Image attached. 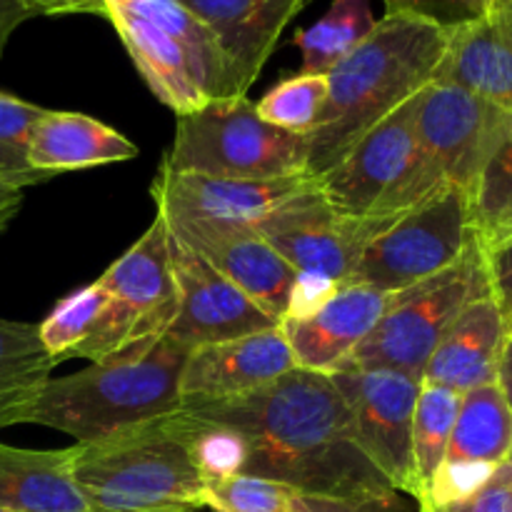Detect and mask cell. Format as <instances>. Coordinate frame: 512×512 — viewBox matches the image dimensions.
<instances>
[{"label": "cell", "mask_w": 512, "mask_h": 512, "mask_svg": "<svg viewBox=\"0 0 512 512\" xmlns=\"http://www.w3.org/2000/svg\"><path fill=\"white\" fill-rule=\"evenodd\" d=\"M183 410L235 435L240 473L275 480L300 495L363 505L400 500L355 445L348 408L330 375L295 368L238 398Z\"/></svg>", "instance_id": "6da1fadb"}, {"label": "cell", "mask_w": 512, "mask_h": 512, "mask_svg": "<svg viewBox=\"0 0 512 512\" xmlns=\"http://www.w3.org/2000/svg\"><path fill=\"white\" fill-rule=\"evenodd\" d=\"M450 30L413 15H385L373 33L325 78L328 100L308 133V173L323 178L368 130L428 88L438 75Z\"/></svg>", "instance_id": "7a4b0ae2"}, {"label": "cell", "mask_w": 512, "mask_h": 512, "mask_svg": "<svg viewBox=\"0 0 512 512\" xmlns=\"http://www.w3.org/2000/svg\"><path fill=\"white\" fill-rule=\"evenodd\" d=\"M198 423L183 408L165 418L75 443L70 475L88 512H200L205 478Z\"/></svg>", "instance_id": "3957f363"}, {"label": "cell", "mask_w": 512, "mask_h": 512, "mask_svg": "<svg viewBox=\"0 0 512 512\" xmlns=\"http://www.w3.org/2000/svg\"><path fill=\"white\" fill-rule=\"evenodd\" d=\"M188 355L190 348L170 335H160L73 375L50 378L30 410L28 423L90 443L178 413L183 408L180 375Z\"/></svg>", "instance_id": "277c9868"}, {"label": "cell", "mask_w": 512, "mask_h": 512, "mask_svg": "<svg viewBox=\"0 0 512 512\" xmlns=\"http://www.w3.org/2000/svg\"><path fill=\"white\" fill-rule=\"evenodd\" d=\"M308 153V135L275 128L248 98H230L180 115L160 170L220 180H275L308 173Z\"/></svg>", "instance_id": "5b68a950"}, {"label": "cell", "mask_w": 512, "mask_h": 512, "mask_svg": "<svg viewBox=\"0 0 512 512\" xmlns=\"http://www.w3.org/2000/svg\"><path fill=\"white\" fill-rule=\"evenodd\" d=\"M485 295H493L488 260L475 240L448 270L390 295L380 320L345 368L398 370L423 380L425 365L450 325Z\"/></svg>", "instance_id": "8992f818"}, {"label": "cell", "mask_w": 512, "mask_h": 512, "mask_svg": "<svg viewBox=\"0 0 512 512\" xmlns=\"http://www.w3.org/2000/svg\"><path fill=\"white\" fill-rule=\"evenodd\" d=\"M415 98L375 125L350 153L318 178L325 198L358 218H400L450 188L420 155Z\"/></svg>", "instance_id": "52a82bcc"}, {"label": "cell", "mask_w": 512, "mask_h": 512, "mask_svg": "<svg viewBox=\"0 0 512 512\" xmlns=\"http://www.w3.org/2000/svg\"><path fill=\"white\" fill-rule=\"evenodd\" d=\"M98 280L108 300L70 358L98 363L140 340L168 333L178 313V288L170 268V235L163 215L155 213V220L138 243L120 255Z\"/></svg>", "instance_id": "ba28073f"}, {"label": "cell", "mask_w": 512, "mask_h": 512, "mask_svg": "<svg viewBox=\"0 0 512 512\" xmlns=\"http://www.w3.org/2000/svg\"><path fill=\"white\" fill-rule=\"evenodd\" d=\"M473 243L470 198L445 188L383 230L360 255L348 283L395 295L448 270Z\"/></svg>", "instance_id": "9c48e42d"}, {"label": "cell", "mask_w": 512, "mask_h": 512, "mask_svg": "<svg viewBox=\"0 0 512 512\" xmlns=\"http://www.w3.org/2000/svg\"><path fill=\"white\" fill-rule=\"evenodd\" d=\"M398 218H358L335 208L320 190L310 188L280 203L255 230L298 270L303 278L340 288L348 285L360 255Z\"/></svg>", "instance_id": "30bf717a"}, {"label": "cell", "mask_w": 512, "mask_h": 512, "mask_svg": "<svg viewBox=\"0 0 512 512\" xmlns=\"http://www.w3.org/2000/svg\"><path fill=\"white\" fill-rule=\"evenodd\" d=\"M420 155L450 188L473 195L480 175L512 138V113L453 83H430L415 100Z\"/></svg>", "instance_id": "8fae6325"}, {"label": "cell", "mask_w": 512, "mask_h": 512, "mask_svg": "<svg viewBox=\"0 0 512 512\" xmlns=\"http://www.w3.org/2000/svg\"><path fill=\"white\" fill-rule=\"evenodd\" d=\"M330 380L343 395L360 453L398 493L415 498L413 418L423 380L365 368H340Z\"/></svg>", "instance_id": "7c38bea8"}, {"label": "cell", "mask_w": 512, "mask_h": 512, "mask_svg": "<svg viewBox=\"0 0 512 512\" xmlns=\"http://www.w3.org/2000/svg\"><path fill=\"white\" fill-rule=\"evenodd\" d=\"M163 220L178 243L243 290L270 318L278 323L288 318L303 275L253 225L173 215H163Z\"/></svg>", "instance_id": "4fadbf2b"}, {"label": "cell", "mask_w": 512, "mask_h": 512, "mask_svg": "<svg viewBox=\"0 0 512 512\" xmlns=\"http://www.w3.org/2000/svg\"><path fill=\"white\" fill-rule=\"evenodd\" d=\"M170 268L178 288V313L165 335L183 343L185 348L195 350L200 345L223 343L280 325L173 235Z\"/></svg>", "instance_id": "5bb4252c"}, {"label": "cell", "mask_w": 512, "mask_h": 512, "mask_svg": "<svg viewBox=\"0 0 512 512\" xmlns=\"http://www.w3.org/2000/svg\"><path fill=\"white\" fill-rule=\"evenodd\" d=\"M295 370V358L283 328L260 330L223 343L190 350L180 375L183 405L220 403L283 378Z\"/></svg>", "instance_id": "9a60e30c"}, {"label": "cell", "mask_w": 512, "mask_h": 512, "mask_svg": "<svg viewBox=\"0 0 512 512\" xmlns=\"http://www.w3.org/2000/svg\"><path fill=\"white\" fill-rule=\"evenodd\" d=\"M390 295L368 285H340L308 313L280 323L295 368L310 373H335L345 368L383 315Z\"/></svg>", "instance_id": "2e32d148"}, {"label": "cell", "mask_w": 512, "mask_h": 512, "mask_svg": "<svg viewBox=\"0 0 512 512\" xmlns=\"http://www.w3.org/2000/svg\"><path fill=\"white\" fill-rule=\"evenodd\" d=\"M318 178L303 173L275 180H220L205 175L168 173L158 170L150 193L155 208L173 218L230 220V223H258L260 218L310 188Z\"/></svg>", "instance_id": "e0dca14e"}, {"label": "cell", "mask_w": 512, "mask_h": 512, "mask_svg": "<svg viewBox=\"0 0 512 512\" xmlns=\"http://www.w3.org/2000/svg\"><path fill=\"white\" fill-rule=\"evenodd\" d=\"M215 35L240 95H248L280 35L308 0H180Z\"/></svg>", "instance_id": "ac0fdd59"}, {"label": "cell", "mask_w": 512, "mask_h": 512, "mask_svg": "<svg viewBox=\"0 0 512 512\" xmlns=\"http://www.w3.org/2000/svg\"><path fill=\"white\" fill-rule=\"evenodd\" d=\"M435 80L460 85L512 113V0H493L483 18L450 30Z\"/></svg>", "instance_id": "d6986e66"}, {"label": "cell", "mask_w": 512, "mask_h": 512, "mask_svg": "<svg viewBox=\"0 0 512 512\" xmlns=\"http://www.w3.org/2000/svg\"><path fill=\"white\" fill-rule=\"evenodd\" d=\"M512 328L493 295L473 300L458 315L423 370L425 385L468 393L495 383L500 355Z\"/></svg>", "instance_id": "ffe728a7"}, {"label": "cell", "mask_w": 512, "mask_h": 512, "mask_svg": "<svg viewBox=\"0 0 512 512\" xmlns=\"http://www.w3.org/2000/svg\"><path fill=\"white\" fill-rule=\"evenodd\" d=\"M105 8L140 78L165 108H170L180 118L210 103L195 73L193 60L188 58L178 40L130 10L118 8V5H105Z\"/></svg>", "instance_id": "44dd1931"}, {"label": "cell", "mask_w": 512, "mask_h": 512, "mask_svg": "<svg viewBox=\"0 0 512 512\" xmlns=\"http://www.w3.org/2000/svg\"><path fill=\"white\" fill-rule=\"evenodd\" d=\"M133 158H138L135 143L85 113L45 110L30 138V163L50 178L70 170L128 163Z\"/></svg>", "instance_id": "7402d4cb"}, {"label": "cell", "mask_w": 512, "mask_h": 512, "mask_svg": "<svg viewBox=\"0 0 512 512\" xmlns=\"http://www.w3.org/2000/svg\"><path fill=\"white\" fill-rule=\"evenodd\" d=\"M0 508L88 512L70 475V448L28 450L0 443Z\"/></svg>", "instance_id": "603a6c76"}, {"label": "cell", "mask_w": 512, "mask_h": 512, "mask_svg": "<svg viewBox=\"0 0 512 512\" xmlns=\"http://www.w3.org/2000/svg\"><path fill=\"white\" fill-rule=\"evenodd\" d=\"M510 450L512 415L498 385L488 383L463 393L443 465L498 470Z\"/></svg>", "instance_id": "cb8c5ba5"}, {"label": "cell", "mask_w": 512, "mask_h": 512, "mask_svg": "<svg viewBox=\"0 0 512 512\" xmlns=\"http://www.w3.org/2000/svg\"><path fill=\"white\" fill-rule=\"evenodd\" d=\"M105 5H118V8L130 10V13L158 25L170 38L178 40L188 58L193 60L195 73H198L203 93L208 95L210 103L213 100L245 98L235 85L233 70H230L228 58L220 50L215 35L180 0H105Z\"/></svg>", "instance_id": "d4e9b609"}, {"label": "cell", "mask_w": 512, "mask_h": 512, "mask_svg": "<svg viewBox=\"0 0 512 512\" xmlns=\"http://www.w3.org/2000/svg\"><path fill=\"white\" fill-rule=\"evenodd\" d=\"M58 360L40 343L38 325L0 318V430L28 415Z\"/></svg>", "instance_id": "484cf974"}, {"label": "cell", "mask_w": 512, "mask_h": 512, "mask_svg": "<svg viewBox=\"0 0 512 512\" xmlns=\"http://www.w3.org/2000/svg\"><path fill=\"white\" fill-rule=\"evenodd\" d=\"M375 23L370 0H333L318 23L295 35V45L303 53L300 73L328 75L373 33Z\"/></svg>", "instance_id": "4316f807"}, {"label": "cell", "mask_w": 512, "mask_h": 512, "mask_svg": "<svg viewBox=\"0 0 512 512\" xmlns=\"http://www.w3.org/2000/svg\"><path fill=\"white\" fill-rule=\"evenodd\" d=\"M460 398L455 390L440 385L420 388L413 418V468H415V503L425 498L430 483L438 475L448 453L450 435L458 418Z\"/></svg>", "instance_id": "83f0119b"}, {"label": "cell", "mask_w": 512, "mask_h": 512, "mask_svg": "<svg viewBox=\"0 0 512 512\" xmlns=\"http://www.w3.org/2000/svg\"><path fill=\"white\" fill-rule=\"evenodd\" d=\"M470 225L485 253L512 240V138L495 153L470 195Z\"/></svg>", "instance_id": "f1b7e54d"}, {"label": "cell", "mask_w": 512, "mask_h": 512, "mask_svg": "<svg viewBox=\"0 0 512 512\" xmlns=\"http://www.w3.org/2000/svg\"><path fill=\"white\" fill-rule=\"evenodd\" d=\"M43 113L40 105L0 90V193H20L50 180L30 163V138Z\"/></svg>", "instance_id": "f546056e"}, {"label": "cell", "mask_w": 512, "mask_h": 512, "mask_svg": "<svg viewBox=\"0 0 512 512\" xmlns=\"http://www.w3.org/2000/svg\"><path fill=\"white\" fill-rule=\"evenodd\" d=\"M328 100V78L315 73H298L275 85L255 110L275 128L308 135L318 123Z\"/></svg>", "instance_id": "4dcf8cb0"}, {"label": "cell", "mask_w": 512, "mask_h": 512, "mask_svg": "<svg viewBox=\"0 0 512 512\" xmlns=\"http://www.w3.org/2000/svg\"><path fill=\"white\" fill-rule=\"evenodd\" d=\"M105 300H108V293L103 283L95 280L60 300L53 313L38 325L40 343L58 363L68 360L70 353L83 343L98 315L103 313Z\"/></svg>", "instance_id": "1f68e13d"}, {"label": "cell", "mask_w": 512, "mask_h": 512, "mask_svg": "<svg viewBox=\"0 0 512 512\" xmlns=\"http://www.w3.org/2000/svg\"><path fill=\"white\" fill-rule=\"evenodd\" d=\"M298 493L258 475L230 473L205 483V508L210 512H295Z\"/></svg>", "instance_id": "d6a6232c"}, {"label": "cell", "mask_w": 512, "mask_h": 512, "mask_svg": "<svg viewBox=\"0 0 512 512\" xmlns=\"http://www.w3.org/2000/svg\"><path fill=\"white\" fill-rule=\"evenodd\" d=\"M385 15H413L445 30L483 18L493 0H383Z\"/></svg>", "instance_id": "836d02e7"}, {"label": "cell", "mask_w": 512, "mask_h": 512, "mask_svg": "<svg viewBox=\"0 0 512 512\" xmlns=\"http://www.w3.org/2000/svg\"><path fill=\"white\" fill-rule=\"evenodd\" d=\"M430 512H512V483H508L500 473H495L493 480L470 498Z\"/></svg>", "instance_id": "e575fe53"}, {"label": "cell", "mask_w": 512, "mask_h": 512, "mask_svg": "<svg viewBox=\"0 0 512 512\" xmlns=\"http://www.w3.org/2000/svg\"><path fill=\"white\" fill-rule=\"evenodd\" d=\"M485 260H488L493 298L500 303V308H503L505 318H508L512 328V240L488 250V253H485Z\"/></svg>", "instance_id": "d590c367"}, {"label": "cell", "mask_w": 512, "mask_h": 512, "mask_svg": "<svg viewBox=\"0 0 512 512\" xmlns=\"http://www.w3.org/2000/svg\"><path fill=\"white\" fill-rule=\"evenodd\" d=\"M35 15H103L108 18L105 0H23Z\"/></svg>", "instance_id": "8d00e7d4"}, {"label": "cell", "mask_w": 512, "mask_h": 512, "mask_svg": "<svg viewBox=\"0 0 512 512\" xmlns=\"http://www.w3.org/2000/svg\"><path fill=\"white\" fill-rule=\"evenodd\" d=\"M398 508V503L390 505H363V503H348V500L335 498H320V495H300L295 512H390Z\"/></svg>", "instance_id": "74e56055"}, {"label": "cell", "mask_w": 512, "mask_h": 512, "mask_svg": "<svg viewBox=\"0 0 512 512\" xmlns=\"http://www.w3.org/2000/svg\"><path fill=\"white\" fill-rule=\"evenodd\" d=\"M30 18H35V13L23 0H0V58H3L10 35Z\"/></svg>", "instance_id": "f35d334b"}, {"label": "cell", "mask_w": 512, "mask_h": 512, "mask_svg": "<svg viewBox=\"0 0 512 512\" xmlns=\"http://www.w3.org/2000/svg\"><path fill=\"white\" fill-rule=\"evenodd\" d=\"M495 385L500 388L503 393L505 405H508L510 415H512V333L505 343L503 355H500V363H498V373H495Z\"/></svg>", "instance_id": "ab89813d"}, {"label": "cell", "mask_w": 512, "mask_h": 512, "mask_svg": "<svg viewBox=\"0 0 512 512\" xmlns=\"http://www.w3.org/2000/svg\"><path fill=\"white\" fill-rule=\"evenodd\" d=\"M20 208V193H0V233Z\"/></svg>", "instance_id": "60d3db41"}, {"label": "cell", "mask_w": 512, "mask_h": 512, "mask_svg": "<svg viewBox=\"0 0 512 512\" xmlns=\"http://www.w3.org/2000/svg\"><path fill=\"white\" fill-rule=\"evenodd\" d=\"M500 475H503L505 480H508V483H512V450H510V455H508V460H505L503 465H500V470H498Z\"/></svg>", "instance_id": "b9f144b4"}, {"label": "cell", "mask_w": 512, "mask_h": 512, "mask_svg": "<svg viewBox=\"0 0 512 512\" xmlns=\"http://www.w3.org/2000/svg\"><path fill=\"white\" fill-rule=\"evenodd\" d=\"M0 512H13V510H5V508H0Z\"/></svg>", "instance_id": "7bdbcfd3"}]
</instances>
